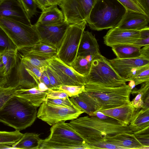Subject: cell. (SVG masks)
Returning <instances> with one entry per match:
<instances>
[{"label":"cell","instance_id":"cell-1","mask_svg":"<svg viewBox=\"0 0 149 149\" xmlns=\"http://www.w3.org/2000/svg\"><path fill=\"white\" fill-rule=\"evenodd\" d=\"M68 124L88 145L120 134L133 133L128 125L109 123L95 116L78 117Z\"/></svg>","mask_w":149,"mask_h":149},{"label":"cell","instance_id":"cell-2","mask_svg":"<svg viewBox=\"0 0 149 149\" xmlns=\"http://www.w3.org/2000/svg\"><path fill=\"white\" fill-rule=\"evenodd\" d=\"M78 95L95 111L107 109L129 104L132 89L128 85L116 87L87 84Z\"/></svg>","mask_w":149,"mask_h":149},{"label":"cell","instance_id":"cell-3","mask_svg":"<svg viewBox=\"0 0 149 149\" xmlns=\"http://www.w3.org/2000/svg\"><path fill=\"white\" fill-rule=\"evenodd\" d=\"M37 108L27 101L14 95L0 109V122L15 130L25 129L35 120Z\"/></svg>","mask_w":149,"mask_h":149},{"label":"cell","instance_id":"cell-4","mask_svg":"<svg viewBox=\"0 0 149 149\" xmlns=\"http://www.w3.org/2000/svg\"><path fill=\"white\" fill-rule=\"evenodd\" d=\"M126 9L117 0H97L87 20L92 30L101 31L116 27Z\"/></svg>","mask_w":149,"mask_h":149},{"label":"cell","instance_id":"cell-5","mask_svg":"<svg viewBox=\"0 0 149 149\" xmlns=\"http://www.w3.org/2000/svg\"><path fill=\"white\" fill-rule=\"evenodd\" d=\"M86 84L116 87L126 84L109 63L108 59L100 54L92 59L91 68L86 77Z\"/></svg>","mask_w":149,"mask_h":149},{"label":"cell","instance_id":"cell-6","mask_svg":"<svg viewBox=\"0 0 149 149\" xmlns=\"http://www.w3.org/2000/svg\"><path fill=\"white\" fill-rule=\"evenodd\" d=\"M0 26L17 49L31 47L40 41L39 36L34 25H28L0 17Z\"/></svg>","mask_w":149,"mask_h":149},{"label":"cell","instance_id":"cell-7","mask_svg":"<svg viewBox=\"0 0 149 149\" xmlns=\"http://www.w3.org/2000/svg\"><path fill=\"white\" fill-rule=\"evenodd\" d=\"M15 69V77L10 78L5 87L17 89H30L37 86L40 82L42 70L18 56Z\"/></svg>","mask_w":149,"mask_h":149},{"label":"cell","instance_id":"cell-8","mask_svg":"<svg viewBox=\"0 0 149 149\" xmlns=\"http://www.w3.org/2000/svg\"><path fill=\"white\" fill-rule=\"evenodd\" d=\"M87 24H69L58 50L56 56L70 66L77 56L79 45Z\"/></svg>","mask_w":149,"mask_h":149},{"label":"cell","instance_id":"cell-9","mask_svg":"<svg viewBox=\"0 0 149 149\" xmlns=\"http://www.w3.org/2000/svg\"><path fill=\"white\" fill-rule=\"evenodd\" d=\"M97 0H61L59 5L64 20L69 24L87 23L90 13Z\"/></svg>","mask_w":149,"mask_h":149},{"label":"cell","instance_id":"cell-10","mask_svg":"<svg viewBox=\"0 0 149 149\" xmlns=\"http://www.w3.org/2000/svg\"><path fill=\"white\" fill-rule=\"evenodd\" d=\"M39 107L37 117L50 126L60 121L74 119L84 113L75 106L67 107L44 102Z\"/></svg>","mask_w":149,"mask_h":149},{"label":"cell","instance_id":"cell-11","mask_svg":"<svg viewBox=\"0 0 149 149\" xmlns=\"http://www.w3.org/2000/svg\"><path fill=\"white\" fill-rule=\"evenodd\" d=\"M46 61L47 65L52 70L62 85L79 86L86 84V77L79 74L56 56L47 59Z\"/></svg>","mask_w":149,"mask_h":149},{"label":"cell","instance_id":"cell-12","mask_svg":"<svg viewBox=\"0 0 149 149\" xmlns=\"http://www.w3.org/2000/svg\"><path fill=\"white\" fill-rule=\"evenodd\" d=\"M40 41L52 46L58 50L60 47L69 24L64 20L53 24H34Z\"/></svg>","mask_w":149,"mask_h":149},{"label":"cell","instance_id":"cell-13","mask_svg":"<svg viewBox=\"0 0 149 149\" xmlns=\"http://www.w3.org/2000/svg\"><path fill=\"white\" fill-rule=\"evenodd\" d=\"M47 138L51 140L64 143L85 146L90 149L81 136L65 121L59 122L52 126Z\"/></svg>","mask_w":149,"mask_h":149},{"label":"cell","instance_id":"cell-14","mask_svg":"<svg viewBox=\"0 0 149 149\" xmlns=\"http://www.w3.org/2000/svg\"><path fill=\"white\" fill-rule=\"evenodd\" d=\"M118 74L127 82L130 81L133 74L139 67L149 65V59L141 56L133 58L108 59Z\"/></svg>","mask_w":149,"mask_h":149},{"label":"cell","instance_id":"cell-15","mask_svg":"<svg viewBox=\"0 0 149 149\" xmlns=\"http://www.w3.org/2000/svg\"><path fill=\"white\" fill-rule=\"evenodd\" d=\"M0 17L32 25L20 0H0Z\"/></svg>","mask_w":149,"mask_h":149},{"label":"cell","instance_id":"cell-16","mask_svg":"<svg viewBox=\"0 0 149 149\" xmlns=\"http://www.w3.org/2000/svg\"><path fill=\"white\" fill-rule=\"evenodd\" d=\"M140 35V31L121 30L115 27L110 29L104 36V42L111 47L117 45L132 44Z\"/></svg>","mask_w":149,"mask_h":149},{"label":"cell","instance_id":"cell-17","mask_svg":"<svg viewBox=\"0 0 149 149\" xmlns=\"http://www.w3.org/2000/svg\"><path fill=\"white\" fill-rule=\"evenodd\" d=\"M149 22V16L127 10L122 19L116 28L124 30L140 31L148 26Z\"/></svg>","mask_w":149,"mask_h":149},{"label":"cell","instance_id":"cell-18","mask_svg":"<svg viewBox=\"0 0 149 149\" xmlns=\"http://www.w3.org/2000/svg\"><path fill=\"white\" fill-rule=\"evenodd\" d=\"M100 54L95 36L91 32L84 31L79 45L77 56H91L93 59Z\"/></svg>","mask_w":149,"mask_h":149},{"label":"cell","instance_id":"cell-19","mask_svg":"<svg viewBox=\"0 0 149 149\" xmlns=\"http://www.w3.org/2000/svg\"><path fill=\"white\" fill-rule=\"evenodd\" d=\"M135 108L130 103L127 104L111 109L101 110L104 115L113 118L125 125H129L132 118Z\"/></svg>","mask_w":149,"mask_h":149},{"label":"cell","instance_id":"cell-20","mask_svg":"<svg viewBox=\"0 0 149 149\" xmlns=\"http://www.w3.org/2000/svg\"><path fill=\"white\" fill-rule=\"evenodd\" d=\"M48 91H41L37 86L30 89H17L14 95L27 101L32 105L38 107L45 102Z\"/></svg>","mask_w":149,"mask_h":149},{"label":"cell","instance_id":"cell-21","mask_svg":"<svg viewBox=\"0 0 149 149\" xmlns=\"http://www.w3.org/2000/svg\"><path fill=\"white\" fill-rule=\"evenodd\" d=\"M107 142L122 149H144V146L132 134H122L107 138Z\"/></svg>","mask_w":149,"mask_h":149},{"label":"cell","instance_id":"cell-22","mask_svg":"<svg viewBox=\"0 0 149 149\" xmlns=\"http://www.w3.org/2000/svg\"><path fill=\"white\" fill-rule=\"evenodd\" d=\"M36 24L47 25L56 24L64 20L62 12L57 5H51L42 10Z\"/></svg>","mask_w":149,"mask_h":149},{"label":"cell","instance_id":"cell-23","mask_svg":"<svg viewBox=\"0 0 149 149\" xmlns=\"http://www.w3.org/2000/svg\"><path fill=\"white\" fill-rule=\"evenodd\" d=\"M128 125L133 133L149 127V108H135Z\"/></svg>","mask_w":149,"mask_h":149},{"label":"cell","instance_id":"cell-24","mask_svg":"<svg viewBox=\"0 0 149 149\" xmlns=\"http://www.w3.org/2000/svg\"><path fill=\"white\" fill-rule=\"evenodd\" d=\"M22 49L29 54L47 60L56 56L58 52L57 49L41 41L31 47Z\"/></svg>","mask_w":149,"mask_h":149},{"label":"cell","instance_id":"cell-25","mask_svg":"<svg viewBox=\"0 0 149 149\" xmlns=\"http://www.w3.org/2000/svg\"><path fill=\"white\" fill-rule=\"evenodd\" d=\"M118 58H133L141 56V48L132 44H120L111 47Z\"/></svg>","mask_w":149,"mask_h":149},{"label":"cell","instance_id":"cell-26","mask_svg":"<svg viewBox=\"0 0 149 149\" xmlns=\"http://www.w3.org/2000/svg\"><path fill=\"white\" fill-rule=\"evenodd\" d=\"M42 139L39 135L33 133H26L12 147L13 148L39 149Z\"/></svg>","mask_w":149,"mask_h":149},{"label":"cell","instance_id":"cell-27","mask_svg":"<svg viewBox=\"0 0 149 149\" xmlns=\"http://www.w3.org/2000/svg\"><path fill=\"white\" fill-rule=\"evenodd\" d=\"M92 59L91 56H77L70 64V67L79 74L86 77L90 72Z\"/></svg>","mask_w":149,"mask_h":149},{"label":"cell","instance_id":"cell-28","mask_svg":"<svg viewBox=\"0 0 149 149\" xmlns=\"http://www.w3.org/2000/svg\"><path fill=\"white\" fill-rule=\"evenodd\" d=\"M1 57L5 74L8 78V81L13 71L17 64L18 58L17 51L11 50L5 51L2 52Z\"/></svg>","mask_w":149,"mask_h":149},{"label":"cell","instance_id":"cell-29","mask_svg":"<svg viewBox=\"0 0 149 149\" xmlns=\"http://www.w3.org/2000/svg\"><path fill=\"white\" fill-rule=\"evenodd\" d=\"M89 149L86 146L71 145L56 142L46 138L42 139L39 149Z\"/></svg>","mask_w":149,"mask_h":149},{"label":"cell","instance_id":"cell-30","mask_svg":"<svg viewBox=\"0 0 149 149\" xmlns=\"http://www.w3.org/2000/svg\"><path fill=\"white\" fill-rule=\"evenodd\" d=\"M23 134L17 130L13 132L0 131V145L12 146L18 142Z\"/></svg>","mask_w":149,"mask_h":149},{"label":"cell","instance_id":"cell-31","mask_svg":"<svg viewBox=\"0 0 149 149\" xmlns=\"http://www.w3.org/2000/svg\"><path fill=\"white\" fill-rule=\"evenodd\" d=\"M130 81L134 82L135 86L149 81V65L137 68L133 74Z\"/></svg>","mask_w":149,"mask_h":149},{"label":"cell","instance_id":"cell-32","mask_svg":"<svg viewBox=\"0 0 149 149\" xmlns=\"http://www.w3.org/2000/svg\"><path fill=\"white\" fill-rule=\"evenodd\" d=\"M19 56L35 66L42 70L47 65V59L32 55L26 52L22 49H17Z\"/></svg>","mask_w":149,"mask_h":149},{"label":"cell","instance_id":"cell-33","mask_svg":"<svg viewBox=\"0 0 149 149\" xmlns=\"http://www.w3.org/2000/svg\"><path fill=\"white\" fill-rule=\"evenodd\" d=\"M70 99L74 104L84 113H86L90 116H93V113L95 111L79 95L71 97Z\"/></svg>","mask_w":149,"mask_h":149},{"label":"cell","instance_id":"cell-34","mask_svg":"<svg viewBox=\"0 0 149 149\" xmlns=\"http://www.w3.org/2000/svg\"><path fill=\"white\" fill-rule=\"evenodd\" d=\"M10 50L17 51L16 46L0 26V53Z\"/></svg>","mask_w":149,"mask_h":149},{"label":"cell","instance_id":"cell-35","mask_svg":"<svg viewBox=\"0 0 149 149\" xmlns=\"http://www.w3.org/2000/svg\"><path fill=\"white\" fill-rule=\"evenodd\" d=\"M127 10L139 12L148 16L139 0H117Z\"/></svg>","mask_w":149,"mask_h":149},{"label":"cell","instance_id":"cell-36","mask_svg":"<svg viewBox=\"0 0 149 149\" xmlns=\"http://www.w3.org/2000/svg\"><path fill=\"white\" fill-rule=\"evenodd\" d=\"M52 89L62 91L67 94L69 97L78 95L84 90V85L73 86L62 85Z\"/></svg>","mask_w":149,"mask_h":149},{"label":"cell","instance_id":"cell-37","mask_svg":"<svg viewBox=\"0 0 149 149\" xmlns=\"http://www.w3.org/2000/svg\"><path fill=\"white\" fill-rule=\"evenodd\" d=\"M28 18L30 19L37 12V6L34 0H20Z\"/></svg>","mask_w":149,"mask_h":149},{"label":"cell","instance_id":"cell-38","mask_svg":"<svg viewBox=\"0 0 149 149\" xmlns=\"http://www.w3.org/2000/svg\"><path fill=\"white\" fill-rule=\"evenodd\" d=\"M133 134L139 141L144 146L145 149H149V127Z\"/></svg>","mask_w":149,"mask_h":149},{"label":"cell","instance_id":"cell-39","mask_svg":"<svg viewBox=\"0 0 149 149\" xmlns=\"http://www.w3.org/2000/svg\"><path fill=\"white\" fill-rule=\"evenodd\" d=\"M17 89L14 87L0 88V109L9 98L14 95Z\"/></svg>","mask_w":149,"mask_h":149},{"label":"cell","instance_id":"cell-40","mask_svg":"<svg viewBox=\"0 0 149 149\" xmlns=\"http://www.w3.org/2000/svg\"><path fill=\"white\" fill-rule=\"evenodd\" d=\"M140 37L133 44L140 47L149 45V27L148 26L140 30Z\"/></svg>","mask_w":149,"mask_h":149},{"label":"cell","instance_id":"cell-41","mask_svg":"<svg viewBox=\"0 0 149 149\" xmlns=\"http://www.w3.org/2000/svg\"><path fill=\"white\" fill-rule=\"evenodd\" d=\"M46 103L67 107H72L75 105L72 103L69 97L65 98L52 99L46 98L45 101Z\"/></svg>","mask_w":149,"mask_h":149},{"label":"cell","instance_id":"cell-42","mask_svg":"<svg viewBox=\"0 0 149 149\" xmlns=\"http://www.w3.org/2000/svg\"><path fill=\"white\" fill-rule=\"evenodd\" d=\"M90 149H120L122 148L107 141L95 142L88 145Z\"/></svg>","mask_w":149,"mask_h":149},{"label":"cell","instance_id":"cell-43","mask_svg":"<svg viewBox=\"0 0 149 149\" xmlns=\"http://www.w3.org/2000/svg\"><path fill=\"white\" fill-rule=\"evenodd\" d=\"M45 70L48 77L52 88L62 85L57 77L51 69L47 65Z\"/></svg>","mask_w":149,"mask_h":149},{"label":"cell","instance_id":"cell-44","mask_svg":"<svg viewBox=\"0 0 149 149\" xmlns=\"http://www.w3.org/2000/svg\"><path fill=\"white\" fill-rule=\"evenodd\" d=\"M68 97H69L68 95L62 91L49 89L47 93L46 98L57 99Z\"/></svg>","mask_w":149,"mask_h":149},{"label":"cell","instance_id":"cell-45","mask_svg":"<svg viewBox=\"0 0 149 149\" xmlns=\"http://www.w3.org/2000/svg\"><path fill=\"white\" fill-rule=\"evenodd\" d=\"M1 53H0V88L5 87L8 81V79L5 74V68L1 59Z\"/></svg>","mask_w":149,"mask_h":149},{"label":"cell","instance_id":"cell-46","mask_svg":"<svg viewBox=\"0 0 149 149\" xmlns=\"http://www.w3.org/2000/svg\"><path fill=\"white\" fill-rule=\"evenodd\" d=\"M94 116L109 123L123 124L118 120L112 117L106 116L99 111H95L94 112L93 116Z\"/></svg>","mask_w":149,"mask_h":149},{"label":"cell","instance_id":"cell-47","mask_svg":"<svg viewBox=\"0 0 149 149\" xmlns=\"http://www.w3.org/2000/svg\"><path fill=\"white\" fill-rule=\"evenodd\" d=\"M40 82L45 84L49 89H52V87L50 84L48 75L45 70V68L42 72L40 78Z\"/></svg>","mask_w":149,"mask_h":149},{"label":"cell","instance_id":"cell-48","mask_svg":"<svg viewBox=\"0 0 149 149\" xmlns=\"http://www.w3.org/2000/svg\"><path fill=\"white\" fill-rule=\"evenodd\" d=\"M38 8L42 10L45 8L50 6L47 0H34Z\"/></svg>","mask_w":149,"mask_h":149},{"label":"cell","instance_id":"cell-49","mask_svg":"<svg viewBox=\"0 0 149 149\" xmlns=\"http://www.w3.org/2000/svg\"><path fill=\"white\" fill-rule=\"evenodd\" d=\"M141 56L149 59V45L144 46L141 49Z\"/></svg>","mask_w":149,"mask_h":149},{"label":"cell","instance_id":"cell-50","mask_svg":"<svg viewBox=\"0 0 149 149\" xmlns=\"http://www.w3.org/2000/svg\"><path fill=\"white\" fill-rule=\"evenodd\" d=\"M139 0L143 8L149 15V0Z\"/></svg>","mask_w":149,"mask_h":149},{"label":"cell","instance_id":"cell-51","mask_svg":"<svg viewBox=\"0 0 149 149\" xmlns=\"http://www.w3.org/2000/svg\"><path fill=\"white\" fill-rule=\"evenodd\" d=\"M37 86L39 90L42 91H48L49 89L44 83L40 82L37 85Z\"/></svg>","mask_w":149,"mask_h":149},{"label":"cell","instance_id":"cell-52","mask_svg":"<svg viewBox=\"0 0 149 149\" xmlns=\"http://www.w3.org/2000/svg\"><path fill=\"white\" fill-rule=\"evenodd\" d=\"M50 6L59 5L61 0H47Z\"/></svg>","mask_w":149,"mask_h":149},{"label":"cell","instance_id":"cell-53","mask_svg":"<svg viewBox=\"0 0 149 149\" xmlns=\"http://www.w3.org/2000/svg\"><path fill=\"white\" fill-rule=\"evenodd\" d=\"M6 148H13L12 147L10 146L6 145L1 144L0 145V149H6Z\"/></svg>","mask_w":149,"mask_h":149}]
</instances>
